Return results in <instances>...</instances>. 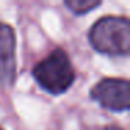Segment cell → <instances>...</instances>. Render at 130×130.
Masks as SVG:
<instances>
[{"label":"cell","mask_w":130,"mask_h":130,"mask_svg":"<svg viewBox=\"0 0 130 130\" xmlns=\"http://www.w3.org/2000/svg\"><path fill=\"white\" fill-rule=\"evenodd\" d=\"M90 42L105 55H127L130 51V23L124 17H102L90 31Z\"/></svg>","instance_id":"6da1fadb"},{"label":"cell","mask_w":130,"mask_h":130,"mask_svg":"<svg viewBox=\"0 0 130 130\" xmlns=\"http://www.w3.org/2000/svg\"><path fill=\"white\" fill-rule=\"evenodd\" d=\"M34 78L45 91L51 94H63L74 83L73 64L63 49H55L34 67Z\"/></svg>","instance_id":"7a4b0ae2"},{"label":"cell","mask_w":130,"mask_h":130,"mask_svg":"<svg viewBox=\"0 0 130 130\" xmlns=\"http://www.w3.org/2000/svg\"><path fill=\"white\" fill-rule=\"evenodd\" d=\"M91 98L113 112L130 108V84L126 78H104L91 90Z\"/></svg>","instance_id":"3957f363"},{"label":"cell","mask_w":130,"mask_h":130,"mask_svg":"<svg viewBox=\"0 0 130 130\" xmlns=\"http://www.w3.org/2000/svg\"><path fill=\"white\" fill-rule=\"evenodd\" d=\"M15 76V34L9 24L0 23V85H11Z\"/></svg>","instance_id":"277c9868"},{"label":"cell","mask_w":130,"mask_h":130,"mask_svg":"<svg viewBox=\"0 0 130 130\" xmlns=\"http://www.w3.org/2000/svg\"><path fill=\"white\" fill-rule=\"evenodd\" d=\"M64 4L76 14H85L101 4L99 0H66Z\"/></svg>","instance_id":"5b68a950"},{"label":"cell","mask_w":130,"mask_h":130,"mask_svg":"<svg viewBox=\"0 0 130 130\" xmlns=\"http://www.w3.org/2000/svg\"><path fill=\"white\" fill-rule=\"evenodd\" d=\"M104 130H123V129H120V127H118V126H108V127H105Z\"/></svg>","instance_id":"8992f818"},{"label":"cell","mask_w":130,"mask_h":130,"mask_svg":"<svg viewBox=\"0 0 130 130\" xmlns=\"http://www.w3.org/2000/svg\"><path fill=\"white\" fill-rule=\"evenodd\" d=\"M0 130H3V129H2V127H0Z\"/></svg>","instance_id":"52a82bcc"}]
</instances>
